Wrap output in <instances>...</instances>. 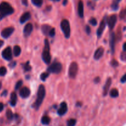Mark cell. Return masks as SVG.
<instances>
[{"label":"cell","instance_id":"6da1fadb","mask_svg":"<svg viewBox=\"0 0 126 126\" xmlns=\"http://www.w3.org/2000/svg\"><path fill=\"white\" fill-rule=\"evenodd\" d=\"M14 10L13 7L9 3L6 2H2L0 4V20L4 17L11 15L14 13Z\"/></svg>","mask_w":126,"mask_h":126},{"label":"cell","instance_id":"7a4b0ae2","mask_svg":"<svg viewBox=\"0 0 126 126\" xmlns=\"http://www.w3.org/2000/svg\"><path fill=\"white\" fill-rule=\"evenodd\" d=\"M46 91L44 86L43 85H40L38 91V94H37V98L36 100V102L33 105V107L35 108L36 110L39 109V107L43 103V101L45 97Z\"/></svg>","mask_w":126,"mask_h":126},{"label":"cell","instance_id":"3957f363","mask_svg":"<svg viewBox=\"0 0 126 126\" xmlns=\"http://www.w3.org/2000/svg\"><path fill=\"white\" fill-rule=\"evenodd\" d=\"M42 58L46 63L48 64L50 62L51 56L50 54V47H49V41L47 39H45V46H44V50L42 53Z\"/></svg>","mask_w":126,"mask_h":126},{"label":"cell","instance_id":"277c9868","mask_svg":"<svg viewBox=\"0 0 126 126\" xmlns=\"http://www.w3.org/2000/svg\"><path fill=\"white\" fill-rule=\"evenodd\" d=\"M62 30L63 31L65 38H69L70 36V25L68 21L66 19L63 20L60 23Z\"/></svg>","mask_w":126,"mask_h":126},{"label":"cell","instance_id":"5b68a950","mask_svg":"<svg viewBox=\"0 0 126 126\" xmlns=\"http://www.w3.org/2000/svg\"><path fill=\"white\" fill-rule=\"evenodd\" d=\"M78 71V65L77 63L72 62L70 64L68 70L69 76L70 77V78H75L77 75Z\"/></svg>","mask_w":126,"mask_h":126},{"label":"cell","instance_id":"8992f818","mask_svg":"<svg viewBox=\"0 0 126 126\" xmlns=\"http://www.w3.org/2000/svg\"><path fill=\"white\" fill-rule=\"evenodd\" d=\"M62 70V65L59 62L54 63L47 69L49 72L53 73L55 74H58L60 73Z\"/></svg>","mask_w":126,"mask_h":126},{"label":"cell","instance_id":"52a82bcc","mask_svg":"<svg viewBox=\"0 0 126 126\" xmlns=\"http://www.w3.org/2000/svg\"><path fill=\"white\" fill-rule=\"evenodd\" d=\"M2 56L6 60H11L12 59V53L11 47H6V49L2 50Z\"/></svg>","mask_w":126,"mask_h":126},{"label":"cell","instance_id":"ba28073f","mask_svg":"<svg viewBox=\"0 0 126 126\" xmlns=\"http://www.w3.org/2000/svg\"><path fill=\"white\" fill-rule=\"evenodd\" d=\"M117 22V16L114 14L111 16L107 20V22H108V27H109L110 29L112 30L115 26L116 23Z\"/></svg>","mask_w":126,"mask_h":126},{"label":"cell","instance_id":"9c48e42d","mask_svg":"<svg viewBox=\"0 0 126 126\" xmlns=\"http://www.w3.org/2000/svg\"><path fill=\"white\" fill-rule=\"evenodd\" d=\"M106 24H107V20H106V18H105L103 20L101 21L99 27L97 31V34L98 38H100V36L103 34V31L105 30V28Z\"/></svg>","mask_w":126,"mask_h":126},{"label":"cell","instance_id":"30bf717a","mask_svg":"<svg viewBox=\"0 0 126 126\" xmlns=\"http://www.w3.org/2000/svg\"><path fill=\"white\" fill-rule=\"evenodd\" d=\"M115 42H116V36L114 32H112L110 35V46L112 54L114 52V47H115Z\"/></svg>","mask_w":126,"mask_h":126},{"label":"cell","instance_id":"8fae6325","mask_svg":"<svg viewBox=\"0 0 126 126\" xmlns=\"http://www.w3.org/2000/svg\"><path fill=\"white\" fill-rule=\"evenodd\" d=\"M14 31V28L12 27L6 28L1 32V36L4 38H7L13 33Z\"/></svg>","mask_w":126,"mask_h":126},{"label":"cell","instance_id":"7c38bea8","mask_svg":"<svg viewBox=\"0 0 126 126\" xmlns=\"http://www.w3.org/2000/svg\"><path fill=\"white\" fill-rule=\"evenodd\" d=\"M68 110V108H67V105L65 102H62V103L60 104V108L58 110V114L60 116H63L66 113Z\"/></svg>","mask_w":126,"mask_h":126},{"label":"cell","instance_id":"4fadbf2b","mask_svg":"<svg viewBox=\"0 0 126 126\" xmlns=\"http://www.w3.org/2000/svg\"><path fill=\"white\" fill-rule=\"evenodd\" d=\"M19 94L22 98H27L30 95V91L28 87H24L21 89V90L20 91Z\"/></svg>","mask_w":126,"mask_h":126},{"label":"cell","instance_id":"5bb4252c","mask_svg":"<svg viewBox=\"0 0 126 126\" xmlns=\"http://www.w3.org/2000/svg\"><path fill=\"white\" fill-rule=\"evenodd\" d=\"M32 31H33V25L32 23H27L24 27V30H23V33H24L25 36H28L30 35L32 33Z\"/></svg>","mask_w":126,"mask_h":126},{"label":"cell","instance_id":"9a60e30c","mask_svg":"<svg viewBox=\"0 0 126 126\" xmlns=\"http://www.w3.org/2000/svg\"><path fill=\"white\" fill-rule=\"evenodd\" d=\"M103 53H104V49L102 47H100L99 48L96 50V51L95 52L94 54V59L95 60H98V59H100L103 55Z\"/></svg>","mask_w":126,"mask_h":126},{"label":"cell","instance_id":"2e32d148","mask_svg":"<svg viewBox=\"0 0 126 126\" xmlns=\"http://www.w3.org/2000/svg\"><path fill=\"white\" fill-rule=\"evenodd\" d=\"M112 80L110 78H108V79L106 81L105 85L103 87V96H106L108 92V90H109L111 84Z\"/></svg>","mask_w":126,"mask_h":126},{"label":"cell","instance_id":"e0dca14e","mask_svg":"<svg viewBox=\"0 0 126 126\" xmlns=\"http://www.w3.org/2000/svg\"><path fill=\"white\" fill-rule=\"evenodd\" d=\"M78 11L79 16L81 18L84 17V4L82 1H80L78 3Z\"/></svg>","mask_w":126,"mask_h":126},{"label":"cell","instance_id":"ac0fdd59","mask_svg":"<svg viewBox=\"0 0 126 126\" xmlns=\"http://www.w3.org/2000/svg\"><path fill=\"white\" fill-rule=\"evenodd\" d=\"M31 15L30 14V12H25V14H23L22 16H21L20 18V22L21 23H23L25 22H27V20L30 18Z\"/></svg>","mask_w":126,"mask_h":126},{"label":"cell","instance_id":"d6986e66","mask_svg":"<svg viewBox=\"0 0 126 126\" xmlns=\"http://www.w3.org/2000/svg\"><path fill=\"white\" fill-rule=\"evenodd\" d=\"M17 95H16V93L13 92V93L11 94V105L12 106V107H14L16 106V103H17Z\"/></svg>","mask_w":126,"mask_h":126},{"label":"cell","instance_id":"ffe728a7","mask_svg":"<svg viewBox=\"0 0 126 126\" xmlns=\"http://www.w3.org/2000/svg\"><path fill=\"white\" fill-rule=\"evenodd\" d=\"M51 28V27L48 25H43L42 26V32L45 35H47V34H49V32H50Z\"/></svg>","mask_w":126,"mask_h":126},{"label":"cell","instance_id":"44dd1931","mask_svg":"<svg viewBox=\"0 0 126 126\" xmlns=\"http://www.w3.org/2000/svg\"><path fill=\"white\" fill-rule=\"evenodd\" d=\"M20 53L21 49L20 47V46H14V54L15 56H19Z\"/></svg>","mask_w":126,"mask_h":126},{"label":"cell","instance_id":"7402d4cb","mask_svg":"<svg viewBox=\"0 0 126 126\" xmlns=\"http://www.w3.org/2000/svg\"><path fill=\"white\" fill-rule=\"evenodd\" d=\"M50 122V119L49 117L45 116H43V118H42L41 123L42 124H44V125H48V124H49Z\"/></svg>","mask_w":126,"mask_h":126},{"label":"cell","instance_id":"603a6c76","mask_svg":"<svg viewBox=\"0 0 126 126\" xmlns=\"http://www.w3.org/2000/svg\"><path fill=\"white\" fill-rule=\"evenodd\" d=\"M110 96L113 98H116V97H118L119 95V92H118V90L116 89H113L111 91H110Z\"/></svg>","mask_w":126,"mask_h":126},{"label":"cell","instance_id":"cb8c5ba5","mask_svg":"<svg viewBox=\"0 0 126 126\" xmlns=\"http://www.w3.org/2000/svg\"><path fill=\"white\" fill-rule=\"evenodd\" d=\"M6 117H7V119H9V120H12L13 119L14 114L11 110L9 109L6 111Z\"/></svg>","mask_w":126,"mask_h":126},{"label":"cell","instance_id":"d4e9b609","mask_svg":"<svg viewBox=\"0 0 126 126\" xmlns=\"http://www.w3.org/2000/svg\"><path fill=\"white\" fill-rule=\"evenodd\" d=\"M32 2L37 7H40L43 4V0H32Z\"/></svg>","mask_w":126,"mask_h":126},{"label":"cell","instance_id":"484cf974","mask_svg":"<svg viewBox=\"0 0 126 126\" xmlns=\"http://www.w3.org/2000/svg\"><path fill=\"white\" fill-rule=\"evenodd\" d=\"M121 0H115V1L113 2V3L112 4V5H111V7L113 8V10L116 11V10L118 9V3H119V2Z\"/></svg>","mask_w":126,"mask_h":126},{"label":"cell","instance_id":"4316f807","mask_svg":"<svg viewBox=\"0 0 126 126\" xmlns=\"http://www.w3.org/2000/svg\"><path fill=\"white\" fill-rule=\"evenodd\" d=\"M76 124V120L75 119H70L68 121L67 126H75Z\"/></svg>","mask_w":126,"mask_h":126},{"label":"cell","instance_id":"83f0119b","mask_svg":"<svg viewBox=\"0 0 126 126\" xmlns=\"http://www.w3.org/2000/svg\"><path fill=\"white\" fill-rule=\"evenodd\" d=\"M49 75V73H42L40 76L41 79L42 81H45V80L47 78Z\"/></svg>","mask_w":126,"mask_h":126},{"label":"cell","instance_id":"f1b7e54d","mask_svg":"<svg viewBox=\"0 0 126 126\" xmlns=\"http://www.w3.org/2000/svg\"><path fill=\"white\" fill-rule=\"evenodd\" d=\"M7 73V70L5 67H0V76H4Z\"/></svg>","mask_w":126,"mask_h":126},{"label":"cell","instance_id":"f546056e","mask_svg":"<svg viewBox=\"0 0 126 126\" xmlns=\"http://www.w3.org/2000/svg\"><path fill=\"white\" fill-rule=\"evenodd\" d=\"M23 68H24L25 71H28L31 70L32 68H31V66L30 65L29 62H27L25 65H23Z\"/></svg>","mask_w":126,"mask_h":126},{"label":"cell","instance_id":"4dcf8cb0","mask_svg":"<svg viewBox=\"0 0 126 126\" xmlns=\"http://www.w3.org/2000/svg\"><path fill=\"white\" fill-rule=\"evenodd\" d=\"M22 83H23V82H22V80H20V81H18L16 85V87H15L16 90L19 89L21 87V86H22Z\"/></svg>","mask_w":126,"mask_h":126},{"label":"cell","instance_id":"1f68e13d","mask_svg":"<svg viewBox=\"0 0 126 126\" xmlns=\"http://www.w3.org/2000/svg\"><path fill=\"white\" fill-rule=\"evenodd\" d=\"M89 23H91L92 25L93 26H96L97 24V20L94 18H91V20H89Z\"/></svg>","mask_w":126,"mask_h":126},{"label":"cell","instance_id":"d6a6232c","mask_svg":"<svg viewBox=\"0 0 126 126\" xmlns=\"http://www.w3.org/2000/svg\"><path fill=\"white\" fill-rule=\"evenodd\" d=\"M55 28H52L51 29H50V32H49V35L50 36L53 37V36H54V35H55Z\"/></svg>","mask_w":126,"mask_h":126},{"label":"cell","instance_id":"836d02e7","mask_svg":"<svg viewBox=\"0 0 126 126\" xmlns=\"http://www.w3.org/2000/svg\"><path fill=\"white\" fill-rule=\"evenodd\" d=\"M125 16H126V10H123V11L120 12L119 17H120L121 19H123V18H125Z\"/></svg>","mask_w":126,"mask_h":126},{"label":"cell","instance_id":"e575fe53","mask_svg":"<svg viewBox=\"0 0 126 126\" xmlns=\"http://www.w3.org/2000/svg\"><path fill=\"white\" fill-rule=\"evenodd\" d=\"M111 64L112 65V66H114V67H116L118 66V62L116 60H113L111 62Z\"/></svg>","mask_w":126,"mask_h":126},{"label":"cell","instance_id":"d590c367","mask_svg":"<svg viewBox=\"0 0 126 126\" xmlns=\"http://www.w3.org/2000/svg\"><path fill=\"white\" fill-rule=\"evenodd\" d=\"M121 59L123 60V61H125L126 60V53L124 51V52L121 54Z\"/></svg>","mask_w":126,"mask_h":126},{"label":"cell","instance_id":"8d00e7d4","mask_svg":"<svg viewBox=\"0 0 126 126\" xmlns=\"http://www.w3.org/2000/svg\"><path fill=\"white\" fill-rule=\"evenodd\" d=\"M86 33H87L88 34H90V33H91V28H90L89 26H86Z\"/></svg>","mask_w":126,"mask_h":126},{"label":"cell","instance_id":"74e56055","mask_svg":"<svg viewBox=\"0 0 126 126\" xmlns=\"http://www.w3.org/2000/svg\"><path fill=\"white\" fill-rule=\"evenodd\" d=\"M126 81V75H124V76H123V78L121 79V82H123V83H124Z\"/></svg>","mask_w":126,"mask_h":126},{"label":"cell","instance_id":"f35d334b","mask_svg":"<svg viewBox=\"0 0 126 126\" xmlns=\"http://www.w3.org/2000/svg\"><path fill=\"white\" fill-rule=\"evenodd\" d=\"M22 4H24L25 6H28V1L27 0H22Z\"/></svg>","mask_w":126,"mask_h":126},{"label":"cell","instance_id":"ab89813d","mask_svg":"<svg viewBox=\"0 0 126 126\" xmlns=\"http://www.w3.org/2000/svg\"><path fill=\"white\" fill-rule=\"evenodd\" d=\"M100 78L99 77H97L95 79L94 82H95V83H98V82H100Z\"/></svg>","mask_w":126,"mask_h":126},{"label":"cell","instance_id":"60d3db41","mask_svg":"<svg viewBox=\"0 0 126 126\" xmlns=\"http://www.w3.org/2000/svg\"><path fill=\"white\" fill-rule=\"evenodd\" d=\"M3 108H4V105L2 103L0 102V113L3 110Z\"/></svg>","mask_w":126,"mask_h":126},{"label":"cell","instance_id":"b9f144b4","mask_svg":"<svg viewBox=\"0 0 126 126\" xmlns=\"http://www.w3.org/2000/svg\"><path fill=\"white\" fill-rule=\"evenodd\" d=\"M16 62H12V63H11L9 66H11V68H13V67H14V66L16 65Z\"/></svg>","mask_w":126,"mask_h":126},{"label":"cell","instance_id":"7bdbcfd3","mask_svg":"<svg viewBox=\"0 0 126 126\" xmlns=\"http://www.w3.org/2000/svg\"><path fill=\"white\" fill-rule=\"evenodd\" d=\"M3 44H4V41H3L0 40V48H1V47L2 46H3Z\"/></svg>","mask_w":126,"mask_h":126},{"label":"cell","instance_id":"ee69618b","mask_svg":"<svg viewBox=\"0 0 126 126\" xmlns=\"http://www.w3.org/2000/svg\"><path fill=\"white\" fill-rule=\"evenodd\" d=\"M126 43H124V44H123V50H124V52H126Z\"/></svg>","mask_w":126,"mask_h":126},{"label":"cell","instance_id":"f6af8a7d","mask_svg":"<svg viewBox=\"0 0 126 126\" xmlns=\"http://www.w3.org/2000/svg\"><path fill=\"white\" fill-rule=\"evenodd\" d=\"M67 2H68L67 0H64L63 2V4L64 6H65V5L66 4V3H67Z\"/></svg>","mask_w":126,"mask_h":126},{"label":"cell","instance_id":"bcb514c9","mask_svg":"<svg viewBox=\"0 0 126 126\" xmlns=\"http://www.w3.org/2000/svg\"><path fill=\"white\" fill-rule=\"evenodd\" d=\"M6 94H7V91H4L2 94V95H6Z\"/></svg>","mask_w":126,"mask_h":126},{"label":"cell","instance_id":"7dc6e473","mask_svg":"<svg viewBox=\"0 0 126 126\" xmlns=\"http://www.w3.org/2000/svg\"><path fill=\"white\" fill-rule=\"evenodd\" d=\"M1 86H2V84H1V82H0V89L1 88Z\"/></svg>","mask_w":126,"mask_h":126},{"label":"cell","instance_id":"c3c4849f","mask_svg":"<svg viewBox=\"0 0 126 126\" xmlns=\"http://www.w3.org/2000/svg\"><path fill=\"white\" fill-rule=\"evenodd\" d=\"M51 1H59L60 0H51Z\"/></svg>","mask_w":126,"mask_h":126}]
</instances>
